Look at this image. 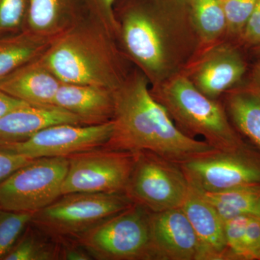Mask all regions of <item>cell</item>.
Segmentation results:
<instances>
[{
	"instance_id": "obj_30",
	"label": "cell",
	"mask_w": 260,
	"mask_h": 260,
	"mask_svg": "<svg viewBox=\"0 0 260 260\" xmlns=\"http://www.w3.org/2000/svg\"><path fill=\"white\" fill-rule=\"evenodd\" d=\"M244 45L256 48L260 46V0L257 3L249 21L246 24L240 39Z\"/></svg>"
},
{
	"instance_id": "obj_23",
	"label": "cell",
	"mask_w": 260,
	"mask_h": 260,
	"mask_svg": "<svg viewBox=\"0 0 260 260\" xmlns=\"http://www.w3.org/2000/svg\"><path fill=\"white\" fill-rule=\"evenodd\" d=\"M3 260H59V242L30 223Z\"/></svg>"
},
{
	"instance_id": "obj_10",
	"label": "cell",
	"mask_w": 260,
	"mask_h": 260,
	"mask_svg": "<svg viewBox=\"0 0 260 260\" xmlns=\"http://www.w3.org/2000/svg\"><path fill=\"white\" fill-rule=\"evenodd\" d=\"M179 165L189 183L208 192L260 184V160L249 150H218Z\"/></svg>"
},
{
	"instance_id": "obj_7",
	"label": "cell",
	"mask_w": 260,
	"mask_h": 260,
	"mask_svg": "<svg viewBox=\"0 0 260 260\" xmlns=\"http://www.w3.org/2000/svg\"><path fill=\"white\" fill-rule=\"evenodd\" d=\"M134 164L124 194L151 213L181 208L189 181L177 162L152 152L134 153Z\"/></svg>"
},
{
	"instance_id": "obj_29",
	"label": "cell",
	"mask_w": 260,
	"mask_h": 260,
	"mask_svg": "<svg viewBox=\"0 0 260 260\" xmlns=\"http://www.w3.org/2000/svg\"><path fill=\"white\" fill-rule=\"evenodd\" d=\"M246 259H260V218L249 217L245 232Z\"/></svg>"
},
{
	"instance_id": "obj_18",
	"label": "cell",
	"mask_w": 260,
	"mask_h": 260,
	"mask_svg": "<svg viewBox=\"0 0 260 260\" xmlns=\"http://www.w3.org/2000/svg\"><path fill=\"white\" fill-rule=\"evenodd\" d=\"M88 13L86 0H28L25 29L55 39Z\"/></svg>"
},
{
	"instance_id": "obj_27",
	"label": "cell",
	"mask_w": 260,
	"mask_h": 260,
	"mask_svg": "<svg viewBox=\"0 0 260 260\" xmlns=\"http://www.w3.org/2000/svg\"><path fill=\"white\" fill-rule=\"evenodd\" d=\"M249 216L242 215L225 222V236L229 259H247L245 232Z\"/></svg>"
},
{
	"instance_id": "obj_22",
	"label": "cell",
	"mask_w": 260,
	"mask_h": 260,
	"mask_svg": "<svg viewBox=\"0 0 260 260\" xmlns=\"http://www.w3.org/2000/svg\"><path fill=\"white\" fill-rule=\"evenodd\" d=\"M202 48L222 41L227 23L223 0H188Z\"/></svg>"
},
{
	"instance_id": "obj_11",
	"label": "cell",
	"mask_w": 260,
	"mask_h": 260,
	"mask_svg": "<svg viewBox=\"0 0 260 260\" xmlns=\"http://www.w3.org/2000/svg\"><path fill=\"white\" fill-rule=\"evenodd\" d=\"M112 129V121L95 126L54 124L24 141L0 145V151L30 159L68 157L102 147L110 138Z\"/></svg>"
},
{
	"instance_id": "obj_2",
	"label": "cell",
	"mask_w": 260,
	"mask_h": 260,
	"mask_svg": "<svg viewBox=\"0 0 260 260\" xmlns=\"http://www.w3.org/2000/svg\"><path fill=\"white\" fill-rule=\"evenodd\" d=\"M112 135L102 148L136 153L152 152L177 164L218 151L176 126L165 108L150 90L145 75L128 73L114 90Z\"/></svg>"
},
{
	"instance_id": "obj_13",
	"label": "cell",
	"mask_w": 260,
	"mask_h": 260,
	"mask_svg": "<svg viewBox=\"0 0 260 260\" xmlns=\"http://www.w3.org/2000/svg\"><path fill=\"white\" fill-rule=\"evenodd\" d=\"M155 259L200 260V243L181 208L150 213Z\"/></svg>"
},
{
	"instance_id": "obj_28",
	"label": "cell",
	"mask_w": 260,
	"mask_h": 260,
	"mask_svg": "<svg viewBox=\"0 0 260 260\" xmlns=\"http://www.w3.org/2000/svg\"><path fill=\"white\" fill-rule=\"evenodd\" d=\"M116 2V0H86L88 14L99 22L115 40L119 30L114 10Z\"/></svg>"
},
{
	"instance_id": "obj_32",
	"label": "cell",
	"mask_w": 260,
	"mask_h": 260,
	"mask_svg": "<svg viewBox=\"0 0 260 260\" xmlns=\"http://www.w3.org/2000/svg\"><path fill=\"white\" fill-rule=\"evenodd\" d=\"M34 159L23 155L0 151V184L20 168L27 165Z\"/></svg>"
},
{
	"instance_id": "obj_20",
	"label": "cell",
	"mask_w": 260,
	"mask_h": 260,
	"mask_svg": "<svg viewBox=\"0 0 260 260\" xmlns=\"http://www.w3.org/2000/svg\"><path fill=\"white\" fill-rule=\"evenodd\" d=\"M54 39L28 29L0 37V79L42 56Z\"/></svg>"
},
{
	"instance_id": "obj_5",
	"label": "cell",
	"mask_w": 260,
	"mask_h": 260,
	"mask_svg": "<svg viewBox=\"0 0 260 260\" xmlns=\"http://www.w3.org/2000/svg\"><path fill=\"white\" fill-rule=\"evenodd\" d=\"M151 212L133 203L75 238L93 259H155L152 248Z\"/></svg>"
},
{
	"instance_id": "obj_24",
	"label": "cell",
	"mask_w": 260,
	"mask_h": 260,
	"mask_svg": "<svg viewBox=\"0 0 260 260\" xmlns=\"http://www.w3.org/2000/svg\"><path fill=\"white\" fill-rule=\"evenodd\" d=\"M34 213H20L0 208V260H3L25 228Z\"/></svg>"
},
{
	"instance_id": "obj_15",
	"label": "cell",
	"mask_w": 260,
	"mask_h": 260,
	"mask_svg": "<svg viewBox=\"0 0 260 260\" xmlns=\"http://www.w3.org/2000/svg\"><path fill=\"white\" fill-rule=\"evenodd\" d=\"M61 83L39 56L1 78L0 90L29 105L51 107Z\"/></svg>"
},
{
	"instance_id": "obj_19",
	"label": "cell",
	"mask_w": 260,
	"mask_h": 260,
	"mask_svg": "<svg viewBox=\"0 0 260 260\" xmlns=\"http://www.w3.org/2000/svg\"><path fill=\"white\" fill-rule=\"evenodd\" d=\"M225 94L224 108L229 119L260 149V89L253 83Z\"/></svg>"
},
{
	"instance_id": "obj_25",
	"label": "cell",
	"mask_w": 260,
	"mask_h": 260,
	"mask_svg": "<svg viewBox=\"0 0 260 260\" xmlns=\"http://www.w3.org/2000/svg\"><path fill=\"white\" fill-rule=\"evenodd\" d=\"M28 0H0V34H13L26 28Z\"/></svg>"
},
{
	"instance_id": "obj_31",
	"label": "cell",
	"mask_w": 260,
	"mask_h": 260,
	"mask_svg": "<svg viewBox=\"0 0 260 260\" xmlns=\"http://www.w3.org/2000/svg\"><path fill=\"white\" fill-rule=\"evenodd\" d=\"M57 242L59 245V260L93 259L75 239H59Z\"/></svg>"
},
{
	"instance_id": "obj_35",
	"label": "cell",
	"mask_w": 260,
	"mask_h": 260,
	"mask_svg": "<svg viewBox=\"0 0 260 260\" xmlns=\"http://www.w3.org/2000/svg\"><path fill=\"white\" fill-rule=\"evenodd\" d=\"M256 51H257L258 54H260V46L259 47L255 48Z\"/></svg>"
},
{
	"instance_id": "obj_6",
	"label": "cell",
	"mask_w": 260,
	"mask_h": 260,
	"mask_svg": "<svg viewBox=\"0 0 260 260\" xmlns=\"http://www.w3.org/2000/svg\"><path fill=\"white\" fill-rule=\"evenodd\" d=\"M133 204L124 193H69L36 212L30 223L56 241L75 239Z\"/></svg>"
},
{
	"instance_id": "obj_26",
	"label": "cell",
	"mask_w": 260,
	"mask_h": 260,
	"mask_svg": "<svg viewBox=\"0 0 260 260\" xmlns=\"http://www.w3.org/2000/svg\"><path fill=\"white\" fill-rule=\"evenodd\" d=\"M258 0H223L226 18V36L240 39Z\"/></svg>"
},
{
	"instance_id": "obj_8",
	"label": "cell",
	"mask_w": 260,
	"mask_h": 260,
	"mask_svg": "<svg viewBox=\"0 0 260 260\" xmlns=\"http://www.w3.org/2000/svg\"><path fill=\"white\" fill-rule=\"evenodd\" d=\"M68 169L67 157L34 159L0 184V208L34 213L61 195Z\"/></svg>"
},
{
	"instance_id": "obj_14",
	"label": "cell",
	"mask_w": 260,
	"mask_h": 260,
	"mask_svg": "<svg viewBox=\"0 0 260 260\" xmlns=\"http://www.w3.org/2000/svg\"><path fill=\"white\" fill-rule=\"evenodd\" d=\"M181 208L199 241L200 260L229 259L225 222L201 191L191 183Z\"/></svg>"
},
{
	"instance_id": "obj_21",
	"label": "cell",
	"mask_w": 260,
	"mask_h": 260,
	"mask_svg": "<svg viewBox=\"0 0 260 260\" xmlns=\"http://www.w3.org/2000/svg\"><path fill=\"white\" fill-rule=\"evenodd\" d=\"M200 190L224 222L242 215L260 218V184L239 186L219 192Z\"/></svg>"
},
{
	"instance_id": "obj_1",
	"label": "cell",
	"mask_w": 260,
	"mask_h": 260,
	"mask_svg": "<svg viewBox=\"0 0 260 260\" xmlns=\"http://www.w3.org/2000/svg\"><path fill=\"white\" fill-rule=\"evenodd\" d=\"M117 11L119 50L150 86L182 72L202 48L188 0H124Z\"/></svg>"
},
{
	"instance_id": "obj_33",
	"label": "cell",
	"mask_w": 260,
	"mask_h": 260,
	"mask_svg": "<svg viewBox=\"0 0 260 260\" xmlns=\"http://www.w3.org/2000/svg\"><path fill=\"white\" fill-rule=\"evenodd\" d=\"M25 104H28L10 96L0 90V117L10 111L21 107V106L25 105Z\"/></svg>"
},
{
	"instance_id": "obj_17",
	"label": "cell",
	"mask_w": 260,
	"mask_h": 260,
	"mask_svg": "<svg viewBox=\"0 0 260 260\" xmlns=\"http://www.w3.org/2000/svg\"><path fill=\"white\" fill-rule=\"evenodd\" d=\"M59 124L82 125L78 116L60 107L25 104L0 117V145L24 141L44 128Z\"/></svg>"
},
{
	"instance_id": "obj_12",
	"label": "cell",
	"mask_w": 260,
	"mask_h": 260,
	"mask_svg": "<svg viewBox=\"0 0 260 260\" xmlns=\"http://www.w3.org/2000/svg\"><path fill=\"white\" fill-rule=\"evenodd\" d=\"M246 71L242 51L237 46L222 40L201 48L182 73L202 93L216 100L239 86Z\"/></svg>"
},
{
	"instance_id": "obj_4",
	"label": "cell",
	"mask_w": 260,
	"mask_h": 260,
	"mask_svg": "<svg viewBox=\"0 0 260 260\" xmlns=\"http://www.w3.org/2000/svg\"><path fill=\"white\" fill-rule=\"evenodd\" d=\"M150 90L184 134L201 137L218 151L249 150L223 106L202 93L182 72L150 86Z\"/></svg>"
},
{
	"instance_id": "obj_3",
	"label": "cell",
	"mask_w": 260,
	"mask_h": 260,
	"mask_svg": "<svg viewBox=\"0 0 260 260\" xmlns=\"http://www.w3.org/2000/svg\"><path fill=\"white\" fill-rule=\"evenodd\" d=\"M116 40L90 15L56 37L40 56L61 83L116 90L125 79Z\"/></svg>"
},
{
	"instance_id": "obj_16",
	"label": "cell",
	"mask_w": 260,
	"mask_h": 260,
	"mask_svg": "<svg viewBox=\"0 0 260 260\" xmlns=\"http://www.w3.org/2000/svg\"><path fill=\"white\" fill-rule=\"evenodd\" d=\"M114 90L91 85L61 83L54 106L78 116L82 125L95 126L112 121Z\"/></svg>"
},
{
	"instance_id": "obj_9",
	"label": "cell",
	"mask_w": 260,
	"mask_h": 260,
	"mask_svg": "<svg viewBox=\"0 0 260 260\" xmlns=\"http://www.w3.org/2000/svg\"><path fill=\"white\" fill-rule=\"evenodd\" d=\"M68 169L61 194L73 192L124 193L134 153L100 147L67 157Z\"/></svg>"
},
{
	"instance_id": "obj_34",
	"label": "cell",
	"mask_w": 260,
	"mask_h": 260,
	"mask_svg": "<svg viewBox=\"0 0 260 260\" xmlns=\"http://www.w3.org/2000/svg\"><path fill=\"white\" fill-rule=\"evenodd\" d=\"M253 83L260 89V61L254 67L253 70Z\"/></svg>"
}]
</instances>
